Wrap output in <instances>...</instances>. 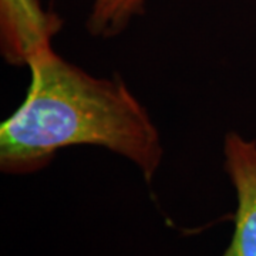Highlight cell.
I'll use <instances>...</instances> for the list:
<instances>
[{
  "mask_svg": "<svg viewBox=\"0 0 256 256\" xmlns=\"http://www.w3.org/2000/svg\"><path fill=\"white\" fill-rule=\"evenodd\" d=\"M63 26L38 0H0V52L4 62L28 66L42 50L52 47Z\"/></svg>",
  "mask_w": 256,
  "mask_h": 256,
  "instance_id": "cell-3",
  "label": "cell"
},
{
  "mask_svg": "<svg viewBox=\"0 0 256 256\" xmlns=\"http://www.w3.org/2000/svg\"><path fill=\"white\" fill-rule=\"evenodd\" d=\"M23 102L0 126V170L30 175L72 146L128 160L146 184L162 162L161 137L146 107L118 76L96 77L47 47L32 58Z\"/></svg>",
  "mask_w": 256,
  "mask_h": 256,
  "instance_id": "cell-1",
  "label": "cell"
},
{
  "mask_svg": "<svg viewBox=\"0 0 256 256\" xmlns=\"http://www.w3.org/2000/svg\"><path fill=\"white\" fill-rule=\"evenodd\" d=\"M148 0H94L86 28L92 37L112 38L146 12Z\"/></svg>",
  "mask_w": 256,
  "mask_h": 256,
  "instance_id": "cell-4",
  "label": "cell"
},
{
  "mask_svg": "<svg viewBox=\"0 0 256 256\" xmlns=\"http://www.w3.org/2000/svg\"><path fill=\"white\" fill-rule=\"evenodd\" d=\"M224 170L236 198L234 232L220 256H256V140L229 131L224 138Z\"/></svg>",
  "mask_w": 256,
  "mask_h": 256,
  "instance_id": "cell-2",
  "label": "cell"
}]
</instances>
